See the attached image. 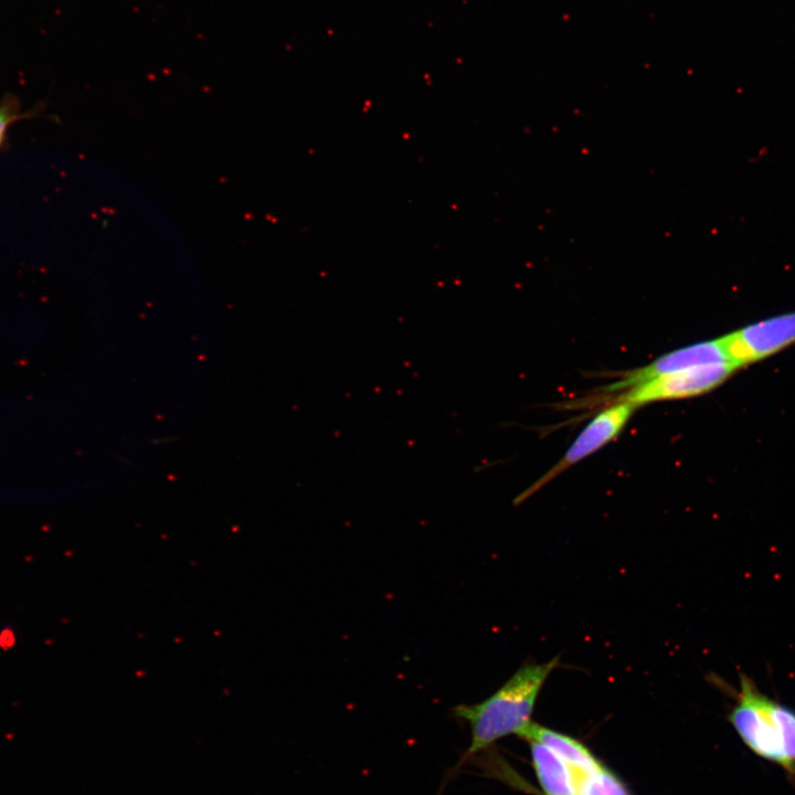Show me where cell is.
Wrapping results in <instances>:
<instances>
[{"label": "cell", "instance_id": "obj_4", "mask_svg": "<svg viewBox=\"0 0 795 795\" xmlns=\"http://www.w3.org/2000/svg\"><path fill=\"white\" fill-rule=\"evenodd\" d=\"M731 363L740 369L795 342V311L768 317L720 337Z\"/></svg>", "mask_w": 795, "mask_h": 795}, {"label": "cell", "instance_id": "obj_6", "mask_svg": "<svg viewBox=\"0 0 795 795\" xmlns=\"http://www.w3.org/2000/svg\"><path fill=\"white\" fill-rule=\"evenodd\" d=\"M729 361L720 338L693 343L665 353L653 362L624 373L607 391H626L654 378L696 365Z\"/></svg>", "mask_w": 795, "mask_h": 795}, {"label": "cell", "instance_id": "obj_2", "mask_svg": "<svg viewBox=\"0 0 795 795\" xmlns=\"http://www.w3.org/2000/svg\"><path fill=\"white\" fill-rule=\"evenodd\" d=\"M739 685L729 722L754 754L795 777V710L765 695L745 674L739 675Z\"/></svg>", "mask_w": 795, "mask_h": 795}, {"label": "cell", "instance_id": "obj_1", "mask_svg": "<svg viewBox=\"0 0 795 795\" xmlns=\"http://www.w3.org/2000/svg\"><path fill=\"white\" fill-rule=\"evenodd\" d=\"M558 664L559 657L541 664H524L481 702L455 707L454 714L470 728L467 753L475 754L507 735H520L532 722L539 693Z\"/></svg>", "mask_w": 795, "mask_h": 795}, {"label": "cell", "instance_id": "obj_5", "mask_svg": "<svg viewBox=\"0 0 795 795\" xmlns=\"http://www.w3.org/2000/svg\"><path fill=\"white\" fill-rule=\"evenodd\" d=\"M635 409L636 406L628 402L616 401L598 412L575 437L560 460L524 490L516 502L523 501L561 473L614 439L622 432Z\"/></svg>", "mask_w": 795, "mask_h": 795}, {"label": "cell", "instance_id": "obj_7", "mask_svg": "<svg viewBox=\"0 0 795 795\" xmlns=\"http://www.w3.org/2000/svg\"><path fill=\"white\" fill-rule=\"evenodd\" d=\"M524 740H536L563 760L577 775L583 776L600 770L603 765L580 741L531 722L519 735Z\"/></svg>", "mask_w": 795, "mask_h": 795}, {"label": "cell", "instance_id": "obj_9", "mask_svg": "<svg viewBox=\"0 0 795 795\" xmlns=\"http://www.w3.org/2000/svg\"><path fill=\"white\" fill-rule=\"evenodd\" d=\"M36 116V110L22 113L19 102L13 96H6L0 102V149L7 140L8 128L15 121Z\"/></svg>", "mask_w": 795, "mask_h": 795}, {"label": "cell", "instance_id": "obj_3", "mask_svg": "<svg viewBox=\"0 0 795 795\" xmlns=\"http://www.w3.org/2000/svg\"><path fill=\"white\" fill-rule=\"evenodd\" d=\"M736 370L729 361L691 367L628 389L617 396L616 401L639 406L650 402L701 395L721 385Z\"/></svg>", "mask_w": 795, "mask_h": 795}, {"label": "cell", "instance_id": "obj_8", "mask_svg": "<svg viewBox=\"0 0 795 795\" xmlns=\"http://www.w3.org/2000/svg\"><path fill=\"white\" fill-rule=\"evenodd\" d=\"M531 761L544 795H579V775L544 744L528 740Z\"/></svg>", "mask_w": 795, "mask_h": 795}]
</instances>
